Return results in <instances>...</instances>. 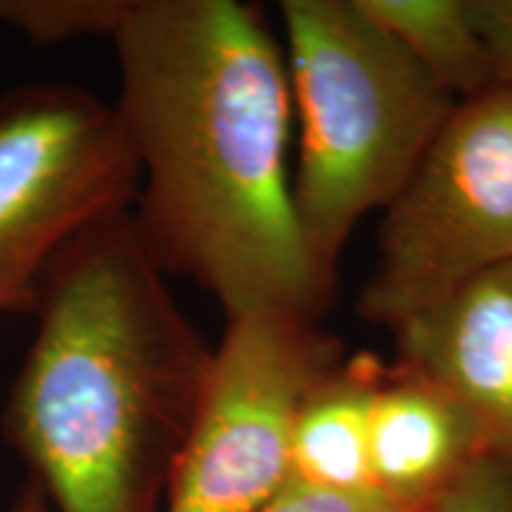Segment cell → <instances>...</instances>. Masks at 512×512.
Here are the masks:
<instances>
[{"instance_id":"1","label":"cell","mask_w":512,"mask_h":512,"mask_svg":"<svg viewBox=\"0 0 512 512\" xmlns=\"http://www.w3.org/2000/svg\"><path fill=\"white\" fill-rule=\"evenodd\" d=\"M112 43L114 107L140 166L131 221L150 259L226 318L318 320L335 273L294 209L290 74L264 15L240 0H131Z\"/></svg>"},{"instance_id":"2","label":"cell","mask_w":512,"mask_h":512,"mask_svg":"<svg viewBox=\"0 0 512 512\" xmlns=\"http://www.w3.org/2000/svg\"><path fill=\"white\" fill-rule=\"evenodd\" d=\"M5 432L53 512H157L211 347L128 214L83 230L38 285Z\"/></svg>"},{"instance_id":"3","label":"cell","mask_w":512,"mask_h":512,"mask_svg":"<svg viewBox=\"0 0 512 512\" xmlns=\"http://www.w3.org/2000/svg\"><path fill=\"white\" fill-rule=\"evenodd\" d=\"M304 238L335 273L354 228L387 209L458 105L358 0H283Z\"/></svg>"},{"instance_id":"4","label":"cell","mask_w":512,"mask_h":512,"mask_svg":"<svg viewBox=\"0 0 512 512\" xmlns=\"http://www.w3.org/2000/svg\"><path fill=\"white\" fill-rule=\"evenodd\" d=\"M512 261V86L460 100L384 209L358 311L389 332Z\"/></svg>"},{"instance_id":"5","label":"cell","mask_w":512,"mask_h":512,"mask_svg":"<svg viewBox=\"0 0 512 512\" xmlns=\"http://www.w3.org/2000/svg\"><path fill=\"white\" fill-rule=\"evenodd\" d=\"M342 361L316 320L287 309L226 318L171 470L166 512H256L290 482L304 401Z\"/></svg>"},{"instance_id":"6","label":"cell","mask_w":512,"mask_h":512,"mask_svg":"<svg viewBox=\"0 0 512 512\" xmlns=\"http://www.w3.org/2000/svg\"><path fill=\"white\" fill-rule=\"evenodd\" d=\"M140 166L114 105L72 83L0 95V316L31 313L55 256L128 214Z\"/></svg>"},{"instance_id":"7","label":"cell","mask_w":512,"mask_h":512,"mask_svg":"<svg viewBox=\"0 0 512 512\" xmlns=\"http://www.w3.org/2000/svg\"><path fill=\"white\" fill-rule=\"evenodd\" d=\"M401 366L470 415L486 456L512 460V261L394 330Z\"/></svg>"},{"instance_id":"8","label":"cell","mask_w":512,"mask_h":512,"mask_svg":"<svg viewBox=\"0 0 512 512\" xmlns=\"http://www.w3.org/2000/svg\"><path fill=\"white\" fill-rule=\"evenodd\" d=\"M482 456V439L451 394L401 363L384 368L370 408L375 489L432 503Z\"/></svg>"},{"instance_id":"9","label":"cell","mask_w":512,"mask_h":512,"mask_svg":"<svg viewBox=\"0 0 512 512\" xmlns=\"http://www.w3.org/2000/svg\"><path fill=\"white\" fill-rule=\"evenodd\" d=\"M384 366L370 354L339 361L304 401L292 439L294 482L368 489L370 408Z\"/></svg>"},{"instance_id":"10","label":"cell","mask_w":512,"mask_h":512,"mask_svg":"<svg viewBox=\"0 0 512 512\" xmlns=\"http://www.w3.org/2000/svg\"><path fill=\"white\" fill-rule=\"evenodd\" d=\"M358 5L458 102L496 86L472 0H358Z\"/></svg>"},{"instance_id":"11","label":"cell","mask_w":512,"mask_h":512,"mask_svg":"<svg viewBox=\"0 0 512 512\" xmlns=\"http://www.w3.org/2000/svg\"><path fill=\"white\" fill-rule=\"evenodd\" d=\"M131 0H0V24L36 46L114 38Z\"/></svg>"},{"instance_id":"12","label":"cell","mask_w":512,"mask_h":512,"mask_svg":"<svg viewBox=\"0 0 512 512\" xmlns=\"http://www.w3.org/2000/svg\"><path fill=\"white\" fill-rule=\"evenodd\" d=\"M432 503L408 501L375 489H323L290 479L256 512H430Z\"/></svg>"},{"instance_id":"13","label":"cell","mask_w":512,"mask_h":512,"mask_svg":"<svg viewBox=\"0 0 512 512\" xmlns=\"http://www.w3.org/2000/svg\"><path fill=\"white\" fill-rule=\"evenodd\" d=\"M430 512H512V460L477 458L441 491Z\"/></svg>"},{"instance_id":"14","label":"cell","mask_w":512,"mask_h":512,"mask_svg":"<svg viewBox=\"0 0 512 512\" xmlns=\"http://www.w3.org/2000/svg\"><path fill=\"white\" fill-rule=\"evenodd\" d=\"M496 86H512V0H472Z\"/></svg>"},{"instance_id":"15","label":"cell","mask_w":512,"mask_h":512,"mask_svg":"<svg viewBox=\"0 0 512 512\" xmlns=\"http://www.w3.org/2000/svg\"><path fill=\"white\" fill-rule=\"evenodd\" d=\"M10 512H53V508H50L46 491L31 479V482L19 491V496L15 498V503H12Z\"/></svg>"}]
</instances>
